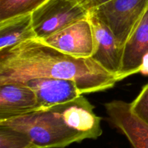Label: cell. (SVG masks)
Returning <instances> with one entry per match:
<instances>
[{
    "instance_id": "cell-1",
    "label": "cell",
    "mask_w": 148,
    "mask_h": 148,
    "mask_svg": "<svg viewBox=\"0 0 148 148\" xmlns=\"http://www.w3.org/2000/svg\"><path fill=\"white\" fill-rule=\"evenodd\" d=\"M42 77L75 81L82 95L110 89L119 82L92 58L75 57L38 38L0 52V85Z\"/></svg>"
},
{
    "instance_id": "cell-2",
    "label": "cell",
    "mask_w": 148,
    "mask_h": 148,
    "mask_svg": "<svg viewBox=\"0 0 148 148\" xmlns=\"http://www.w3.org/2000/svg\"><path fill=\"white\" fill-rule=\"evenodd\" d=\"M0 125L24 133L38 148H64L85 140L68 126L59 104L1 119Z\"/></svg>"
},
{
    "instance_id": "cell-3",
    "label": "cell",
    "mask_w": 148,
    "mask_h": 148,
    "mask_svg": "<svg viewBox=\"0 0 148 148\" xmlns=\"http://www.w3.org/2000/svg\"><path fill=\"white\" fill-rule=\"evenodd\" d=\"M148 9V0H110L90 11L124 46Z\"/></svg>"
},
{
    "instance_id": "cell-4",
    "label": "cell",
    "mask_w": 148,
    "mask_h": 148,
    "mask_svg": "<svg viewBox=\"0 0 148 148\" xmlns=\"http://www.w3.org/2000/svg\"><path fill=\"white\" fill-rule=\"evenodd\" d=\"M90 12L76 0H49L32 13L36 38L44 39L76 22L88 18Z\"/></svg>"
},
{
    "instance_id": "cell-5",
    "label": "cell",
    "mask_w": 148,
    "mask_h": 148,
    "mask_svg": "<svg viewBox=\"0 0 148 148\" xmlns=\"http://www.w3.org/2000/svg\"><path fill=\"white\" fill-rule=\"evenodd\" d=\"M40 40L77 58H91L95 51L93 31L89 17Z\"/></svg>"
},
{
    "instance_id": "cell-6",
    "label": "cell",
    "mask_w": 148,
    "mask_h": 148,
    "mask_svg": "<svg viewBox=\"0 0 148 148\" xmlns=\"http://www.w3.org/2000/svg\"><path fill=\"white\" fill-rule=\"evenodd\" d=\"M104 106L110 122L127 138L130 148H148V124L134 114L130 103L116 100Z\"/></svg>"
},
{
    "instance_id": "cell-7",
    "label": "cell",
    "mask_w": 148,
    "mask_h": 148,
    "mask_svg": "<svg viewBox=\"0 0 148 148\" xmlns=\"http://www.w3.org/2000/svg\"><path fill=\"white\" fill-rule=\"evenodd\" d=\"M95 40L92 59L119 79L121 67L123 47L109 28L92 14H90Z\"/></svg>"
},
{
    "instance_id": "cell-8",
    "label": "cell",
    "mask_w": 148,
    "mask_h": 148,
    "mask_svg": "<svg viewBox=\"0 0 148 148\" xmlns=\"http://www.w3.org/2000/svg\"><path fill=\"white\" fill-rule=\"evenodd\" d=\"M24 84L36 92L40 109L73 101L82 95L76 82L71 79L42 77L32 79Z\"/></svg>"
},
{
    "instance_id": "cell-9",
    "label": "cell",
    "mask_w": 148,
    "mask_h": 148,
    "mask_svg": "<svg viewBox=\"0 0 148 148\" xmlns=\"http://www.w3.org/2000/svg\"><path fill=\"white\" fill-rule=\"evenodd\" d=\"M40 109L36 92L24 83L0 85V120Z\"/></svg>"
},
{
    "instance_id": "cell-10",
    "label": "cell",
    "mask_w": 148,
    "mask_h": 148,
    "mask_svg": "<svg viewBox=\"0 0 148 148\" xmlns=\"http://www.w3.org/2000/svg\"><path fill=\"white\" fill-rule=\"evenodd\" d=\"M148 52V9L122 49L119 80L140 72L143 59Z\"/></svg>"
},
{
    "instance_id": "cell-11",
    "label": "cell",
    "mask_w": 148,
    "mask_h": 148,
    "mask_svg": "<svg viewBox=\"0 0 148 148\" xmlns=\"http://www.w3.org/2000/svg\"><path fill=\"white\" fill-rule=\"evenodd\" d=\"M36 38L32 14L0 22V52L28 39Z\"/></svg>"
},
{
    "instance_id": "cell-12",
    "label": "cell",
    "mask_w": 148,
    "mask_h": 148,
    "mask_svg": "<svg viewBox=\"0 0 148 148\" xmlns=\"http://www.w3.org/2000/svg\"><path fill=\"white\" fill-rule=\"evenodd\" d=\"M49 0H0V22L32 14Z\"/></svg>"
},
{
    "instance_id": "cell-13",
    "label": "cell",
    "mask_w": 148,
    "mask_h": 148,
    "mask_svg": "<svg viewBox=\"0 0 148 148\" xmlns=\"http://www.w3.org/2000/svg\"><path fill=\"white\" fill-rule=\"evenodd\" d=\"M0 148H38L24 133L0 125Z\"/></svg>"
},
{
    "instance_id": "cell-14",
    "label": "cell",
    "mask_w": 148,
    "mask_h": 148,
    "mask_svg": "<svg viewBox=\"0 0 148 148\" xmlns=\"http://www.w3.org/2000/svg\"><path fill=\"white\" fill-rule=\"evenodd\" d=\"M130 105L134 114L148 124V84L143 87Z\"/></svg>"
},
{
    "instance_id": "cell-15",
    "label": "cell",
    "mask_w": 148,
    "mask_h": 148,
    "mask_svg": "<svg viewBox=\"0 0 148 148\" xmlns=\"http://www.w3.org/2000/svg\"><path fill=\"white\" fill-rule=\"evenodd\" d=\"M76 1L80 3L82 5H83L85 8L88 9L90 12L99 6L108 2L110 0H76Z\"/></svg>"
},
{
    "instance_id": "cell-16",
    "label": "cell",
    "mask_w": 148,
    "mask_h": 148,
    "mask_svg": "<svg viewBox=\"0 0 148 148\" xmlns=\"http://www.w3.org/2000/svg\"><path fill=\"white\" fill-rule=\"evenodd\" d=\"M139 73L145 76H148V52L143 57Z\"/></svg>"
}]
</instances>
